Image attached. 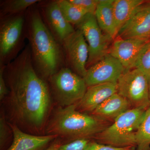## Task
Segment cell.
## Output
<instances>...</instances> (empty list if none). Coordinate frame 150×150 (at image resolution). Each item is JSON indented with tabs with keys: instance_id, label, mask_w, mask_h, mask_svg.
Masks as SVG:
<instances>
[{
	"instance_id": "6da1fadb",
	"label": "cell",
	"mask_w": 150,
	"mask_h": 150,
	"mask_svg": "<svg viewBox=\"0 0 150 150\" xmlns=\"http://www.w3.org/2000/svg\"><path fill=\"white\" fill-rule=\"evenodd\" d=\"M4 76L8 92L1 102L7 120L25 133L46 135L55 103L48 82L34 68L29 44L6 65Z\"/></svg>"
},
{
	"instance_id": "7a4b0ae2",
	"label": "cell",
	"mask_w": 150,
	"mask_h": 150,
	"mask_svg": "<svg viewBox=\"0 0 150 150\" xmlns=\"http://www.w3.org/2000/svg\"><path fill=\"white\" fill-rule=\"evenodd\" d=\"M32 6L26 12V38L37 73L45 80L67 67L62 44L48 29L38 9Z\"/></svg>"
},
{
	"instance_id": "3957f363",
	"label": "cell",
	"mask_w": 150,
	"mask_h": 150,
	"mask_svg": "<svg viewBox=\"0 0 150 150\" xmlns=\"http://www.w3.org/2000/svg\"><path fill=\"white\" fill-rule=\"evenodd\" d=\"M107 121L76 110L75 105L54 107L46 126L45 135H55L64 144L79 139L93 140L108 127Z\"/></svg>"
},
{
	"instance_id": "277c9868",
	"label": "cell",
	"mask_w": 150,
	"mask_h": 150,
	"mask_svg": "<svg viewBox=\"0 0 150 150\" xmlns=\"http://www.w3.org/2000/svg\"><path fill=\"white\" fill-rule=\"evenodd\" d=\"M145 111L134 108L127 110L117 117L111 126L96 135L93 140L99 144L116 147H136V133Z\"/></svg>"
},
{
	"instance_id": "5b68a950",
	"label": "cell",
	"mask_w": 150,
	"mask_h": 150,
	"mask_svg": "<svg viewBox=\"0 0 150 150\" xmlns=\"http://www.w3.org/2000/svg\"><path fill=\"white\" fill-rule=\"evenodd\" d=\"M47 82L55 103L62 107L79 102L88 88L83 78L67 67L50 77Z\"/></svg>"
},
{
	"instance_id": "8992f818",
	"label": "cell",
	"mask_w": 150,
	"mask_h": 150,
	"mask_svg": "<svg viewBox=\"0 0 150 150\" xmlns=\"http://www.w3.org/2000/svg\"><path fill=\"white\" fill-rule=\"evenodd\" d=\"M1 20L0 64L6 65L16 59L22 49L26 38V12Z\"/></svg>"
},
{
	"instance_id": "52a82bcc",
	"label": "cell",
	"mask_w": 150,
	"mask_h": 150,
	"mask_svg": "<svg viewBox=\"0 0 150 150\" xmlns=\"http://www.w3.org/2000/svg\"><path fill=\"white\" fill-rule=\"evenodd\" d=\"M117 93L134 108L146 110L150 106L149 83L147 76L137 68L126 70L117 83Z\"/></svg>"
},
{
	"instance_id": "ba28073f",
	"label": "cell",
	"mask_w": 150,
	"mask_h": 150,
	"mask_svg": "<svg viewBox=\"0 0 150 150\" xmlns=\"http://www.w3.org/2000/svg\"><path fill=\"white\" fill-rule=\"evenodd\" d=\"M85 38L88 48L86 69L95 64L109 53L112 38L105 34L98 24L94 14L88 13L76 25Z\"/></svg>"
},
{
	"instance_id": "9c48e42d",
	"label": "cell",
	"mask_w": 150,
	"mask_h": 150,
	"mask_svg": "<svg viewBox=\"0 0 150 150\" xmlns=\"http://www.w3.org/2000/svg\"><path fill=\"white\" fill-rule=\"evenodd\" d=\"M67 67L84 78L87 72L88 45L80 30L76 29L62 43Z\"/></svg>"
},
{
	"instance_id": "30bf717a",
	"label": "cell",
	"mask_w": 150,
	"mask_h": 150,
	"mask_svg": "<svg viewBox=\"0 0 150 150\" xmlns=\"http://www.w3.org/2000/svg\"><path fill=\"white\" fill-rule=\"evenodd\" d=\"M125 71L118 59L108 54L87 69L83 79L88 87L103 83H117Z\"/></svg>"
},
{
	"instance_id": "8fae6325",
	"label": "cell",
	"mask_w": 150,
	"mask_h": 150,
	"mask_svg": "<svg viewBox=\"0 0 150 150\" xmlns=\"http://www.w3.org/2000/svg\"><path fill=\"white\" fill-rule=\"evenodd\" d=\"M41 1L40 12L43 15L41 16L43 21L55 38L62 44L76 30L64 16L57 0L48 1L43 4Z\"/></svg>"
},
{
	"instance_id": "7c38bea8",
	"label": "cell",
	"mask_w": 150,
	"mask_h": 150,
	"mask_svg": "<svg viewBox=\"0 0 150 150\" xmlns=\"http://www.w3.org/2000/svg\"><path fill=\"white\" fill-rule=\"evenodd\" d=\"M115 38L117 39L110 46L108 54L118 59L125 71L134 69L141 51L150 39Z\"/></svg>"
},
{
	"instance_id": "4fadbf2b",
	"label": "cell",
	"mask_w": 150,
	"mask_h": 150,
	"mask_svg": "<svg viewBox=\"0 0 150 150\" xmlns=\"http://www.w3.org/2000/svg\"><path fill=\"white\" fill-rule=\"evenodd\" d=\"M117 37L150 39V1H146L136 10L120 30Z\"/></svg>"
},
{
	"instance_id": "5bb4252c",
	"label": "cell",
	"mask_w": 150,
	"mask_h": 150,
	"mask_svg": "<svg viewBox=\"0 0 150 150\" xmlns=\"http://www.w3.org/2000/svg\"><path fill=\"white\" fill-rule=\"evenodd\" d=\"M117 83H103L88 87L82 98L75 104L76 110L90 114L105 100L117 93Z\"/></svg>"
},
{
	"instance_id": "9a60e30c",
	"label": "cell",
	"mask_w": 150,
	"mask_h": 150,
	"mask_svg": "<svg viewBox=\"0 0 150 150\" xmlns=\"http://www.w3.org/2000/svg\"><path fill=\"white\" fill-rule=\"evenodd\" d=\"M13 132V139L7 150H44L56 138L55 135L37 136L25 133L16 125L9 123Z\"/></svg>"
},
{
	"instance_id": "2e32d148",
	"label": "cell",
	"mask_w": 150,
	"mask_h": 150,
	"mask_svg": "<svg viewBox=\"0 0 150 150\" xmlns=\"http://www.w3.org/2000/svg\"><path fill=\"white\" fill-rule=\"evenodd\" d=\"M131 104L126 98L117 93L105 100L90 115L102 121H115L123 112L131 109Z\"/></svg>"
},
{
	"instance_id": "e0dca14e",
	"label": "cell",
	"mask_w": 150,
	"mask_h": 150,
	"mask_svg": "<svg viewBox=\"0 0 150 150\" xmlns=\"http://www.w3.org/2000/svg\"><path fill=\"white\" fill-rule=\"evenodd\" d=\"M113 0H99L95 16L103 32L113 39L117 36L112 10Z\"/></svg>"
},
{
	"instance_id": "ac0fdd59",
	"label": "cell",
	"mask_w": 150,
	"mask_h": 150,
	"mask_svg": "<svg viewBox=\"0 0 150 150\" xmlns=\"http://www.w3.org/2000/svg\"><path fill=\"white\" fill-rule=\"evenodd\" d=\"M146 1L144 0H113L112 10L118 33L136 10Z\"/></svg>"
},
{
	"instance_id": "d6986e66",
	"label": "cell",
	"mask_w": 150,
	"mask_h": 150,
	"mask_svg": "<svg viewBox=\"0 0 150 150\" xmlns=\"http://www.w3.org/2000/svg\"><path fill=\"white\" fill-rule=\"evenodd\" d=\"M39 0H6L1 2V18L25 12Z\"/></svg>"
},
{
	"instance_id": "ffe728a7",
	"label": "cell",
	"mask_w": 150,
	"mask_h": 150,
	"mask_svg": "<svg viewBox=\"0 0 150 150\" xmlns=\"http://www.w3.org/2000/svg\"><path fill=\"white\" fill-rule=\"evenodd\" d=\"M137 150H150V106L144 115L136 135Z\"/></svg>"
},
{
	"instance_id": "44dd1931",
	"label": "cell",
	"mask_w": 150,
	"mask_h": 150,
	"mask_svg": "<svg viewBox=\"0 0 150 150\" xmlns=\"http://www.w3.org/2000/svg\"><path fill=\"white\" fill-rule=\"evenodd\" d=\"M57 1L64 16L72 25H76L80 23L88 14L69 0H57Z\"/></svg>"
},
{
	"instance_id": "7402d4cb",
	"label": "cell",
	"mask_w": 150,
	"mask_h": 150,
	"mask_svg": "<svg viewBox=\"0 0 150 150\" xmlns=\"http://www.w3.org/2000/svg\"><path fill=\"white\" fill-rule=\"evenodd\" d=\"M13 135L12 129L6 118L4 111L1 108L0 114V150H7L10 146Z\"/></svg>"
},
{
	"instance_id": "603a6c76",
	"label": "cell",
	"mask_w": 150,
	"mask_h": 150,
	"mask_svg": "<svg viewBox=\"0 0 150 150\" xmlns=\"http://www.w3.org/2000/svg\"><path fill=\"white\" fill-rule=\"evenodd\" d=\"M134 68L139 69L147 76L150 86V41L144 46L137 59Z\"/></svg>"
},
{
	"instance_id": "cb8c5ba5",
	"label": "cell",
	"mask_w": 150,
	"mask_h": 150,
	"mask_svg": "<svg viewBox=\"0 0 150 150\" xmlns=\"http://www.w3.org/2000/svg\"><path fill=\"white\" fill-rule=\"evenodd\" d=\"M88 13L95 14L99 0H69Z\"/></svg>"
},
{
	"instance_id": "d4e9b609",
	"label": "cell",
	"mask_w": 150,
	"mask_h": 150,
	"mask_svg": "<svg viewBox=\"0 0 150 150\" xmlns=\"http://www.w3.org/2000/svg\"><path fill=\"white\" fill-rule=\"evenodd\" d=\"M84 150H135V147L134 146L116 147L99 144L92 140L86 146Z\"/></svg>"
},
{
	"instance_id": "484cf974",
	"label": "cell",
	"mask_w": 150,
	"mask_h": 150,
	"mask_svg": "<svg viewBox=\"0 0 150 150\" xmlns=\"http://www.w3.org/2000/svg\"><path fill=\"white\" fill-rule=\"evenodd\" d=\"M92 140L79 139L62 145L59 150H84Z\"/></svg>"
},
{
	"instance_id": "4316f807",
	"label": "cell",
	"mask_w": 150,
	"mask_h": 150,
	"mask_svg": "<svg viewBox=\"0 0 150 150\" xmlns=\"http://www.w3.org/2000/svg\"><path fill=\"white\" fill-rule=\"evenodd\" d=\"M6 65L0 64V100L1 101L8 94V90L4 76Z\"/></svg>"
},
{
	"instance_id": "83f0119b",
	"label": "cell",
	"mask_w": 150,
	"mask_h": 150,
	"mask_svg": "<svg viewBox=\"0 0 150 150\" xmlns=\"http://www.w3.org/2000/svg\"><path fill=\"white\" fill-rule=\"evenodd\" d=\"M63 144H64V143L62 140L59 138H57L44 150H59L60 146Z\"/></svg>"
},
{
	"instance_id": "f1b7e54d",
	"label": "cell",
	"mask_w": 150,
	"mask_h": 150,
	"mask_svg": "<svg viewBox=\"0 0 150 150\" xmlns=\"http://www.w3.org/2000/svg\"><path fill=\"white\" fill-rule=\"evenodd\" d=\"M149 94H150V86L149 87Z\"/></svg>"
}]
</instances>
